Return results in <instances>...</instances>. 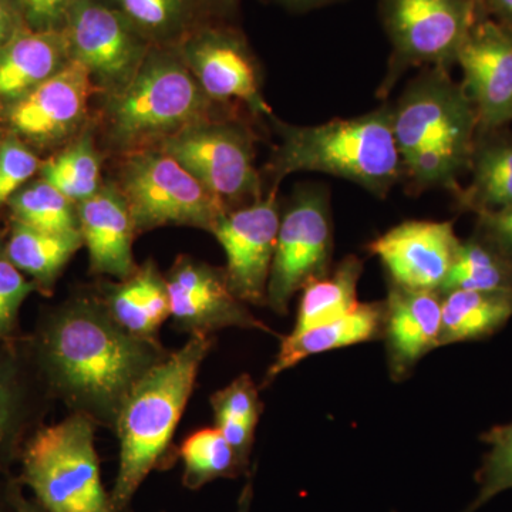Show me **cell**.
I'll return each instance as SVG.
<instances>
[{
  "label": "cell",
  "mask_w": 512,
  "mask_h": 512,
  "mask_svg": "<svg viewBox=\"0 0 512 512\" xmlns=\"http://www.w3.org/2000/svg\"><path fill=\"white\" fill-rule=\"evenodd\" d=\"M83 247L80 231L50 232L13 221L6 254L22 274L42 291L52 288L57 276Z\"/></svg>",
  "instance_id": "26"
},
{
  "label": "cell",
  "mask_w": 512,
  "mask_h": 512,
  "mask_svg": "<svg viewBox=\"0 0 512 512\" xmlns=\"http://www.w3.org/2000/svg\"><path fill=\"white\" fill-rule=\"evenodd\" d=\"M93 84L89 70L70 59L59 72L13 101L10 126L37 143L62 140L74 133L86 116Z\"/></svg>",
  "instance_id": "18"
},
{
  "label": "cell",
  "mask_w": 512,
  "mask_h": 512,
  "mask_svg": "<svg viewBox=\"0 0 512 512\" xmlns=\"http://www.w3.org/2000/svg\"><path fill=\"white\" fill-rule=\"evenodd\" d=\"M477 5L478 13H480V16H485L487 13H485V0H474Z\"/></svg>",
  "instance_id": "46"
},
{
  "label": "cell",
  "mask_w": 512,
  "mask_h": 512,
  "mask_svg": "<svg viewBox=\"0 0 512 512\" xmlns=\"http://www.w3.org/2000/svg\"><path fill=\"white\" fill-rule=\"evenodd\" d=\"M252 498H254V476L249 474L247 484L239 495L237 512H251Z\"/></svg>",
  "instance_id": "42"
},
{
  "label": "cell",
  "mask_w": 512,
  "mask_h": 512,
  "mask_svg": "<svg viewBox=\"0 0 512 512\" xmlns=\"http://www.w3.org/2000/svg\"><path fill=\"white\" fill-rule=\"evenodd\" d=\"M286 6L296 9H309L315 6L323 5V3L330 2V0H279Z\"/></svg>",
  "instance_id": "44"
},
{
  "label": "cell",
  "mask_w": 512,
  "mask_h": 512,
  "mask_svg": "<svg viewBox=\"0 0 512 512\" xmlns=\"http://www.w3.org/2000/svg\"><path fill=\"white\" fill-rule=\"evenodd\" d=\"M220 8L224 10L234 9L237 6L238 0H214Z\"/></svg>",
  "instance_id": "45"
},
{
  "label": "cell",
  "mask_w": 512,
  "mask_h": 512,
  "mask_svg": "<svg viewBox=\"0 0 512 512\" xmlns=\"http://www.w3.org/2000/svg\"><path fill=\"white\" fill-rule=\"evenodd\" d=\"M276 191L269 190L259 200L229 211L212 232L227 258L224 271L229 288L247 305L266 306L281 222Z\"/></svg>",
  "instance_id": "12"
},
{
  "label": "cell",
  "mask_w": 512,
  "mask_h": 512,
  "mask_svg": "<svg viewBox=\"0 0 512 512\" xmlns=\"http://www.w3.org/2000/svg\"><path fill=\"white\" fill-rule=\"evenodd\" d=\"M279 144L268 164L271 190L293 173H322L386 197L403 183V164L393 134L392 106L318 126L275 120Z\"/></svg>",
  "instance_id": "4"
},
{
  "label": "cell",
  "mask_w": 512,
  "mask_h": 512,
  "mask_svg": "<svg viewBox=\"0 0 512 512\" xmlns=\"http://www.w3.org/2000/svg\"><path fill=\"white\" fill-rule=\"evenodd\" d=\"M461 239L453 221H404L370 242L389 284L412 291L439 292L453 268Z\"/></svg>",
  "instance_id": "15"
},
{
  "label": "cell",
  "mask_w": 512,
  "mask_h": 512,
  "mask_svg": "<svg viewBox=\"0 0 512 512\" xmlns=\"http://www.w3.org/2000/svg\"><path fill=\"white\" fill-rule=\"evenodd\" d=\"M25 343L50 397L107 429L136 384L170 353L160 340L119 325L100 296H74L45 312Z\"/></svg>",
  "instance_id": "1"
},
{
  "label": "cell",
  "mask_w": 512,
  "mask_h": 512,
  "mask_svg": "<svg viewBox=\"0 0 512 512\" xmlns=\"http://www.w3.org/2000/svg\"><path fill=\"white\" fill-rule=\"evenodd\" d=\"M512 318V289L441 295L440 346L491 338Z\"/></svg>",
  "instance_id": "25"
},
{
  "label": "cell",
  "mask_w": 512,
  "mask_h": 512,
  "mask_svg": "<svg viewBox=\"0 0 512 512\" xmlns=\"http://www.w3.org/2000/svg\"><path fill=\"white\" fill-rule=\"evenodd\" d=\"M13 221L50 232L79 231L77 204L45 180L22 188L10 198Z\"/></svg>",
  "instance_id": "31"
},
{
  "label": "cell",
  "mask_w": 512,
  "mask_h": 512,
  "mask_svg": "<svg viewBox=\"0 0 512 512\" xmlns=\"http://www.w3.org/2000/svg\"><path fill=\"white\" fill-rule=\"evenodd\" d=\"M380 15L392 45L389 69L377 96H389L413 67L450 70L478 18L474 0H382Z\"/></svg>",
  "instance_id": "8"
},
{
  "label": "cell",
  "mask_w": 512,
  "mask_h": 512,
  "mask_svg": "<svg viewBox=\"0 0 512 512\" xmlns=\"http://www.w3.org/2000/svg\"><path fill=\"white\" fill-rule=\"evenodd\" d=\"M13 10L10 0H0V50L15 36L13 32Z\"/></svg>",
  "instance_id": "41"
},
{
  "label": "cell",
  "mask_w": 512,
  "mask_h": 512,
  "mask_svg": "<svg viewBox=\"0 0 512 512\" xmlns=\"http://www.w3.org/2000/svg\"><path fill=\"white\" fill-rule=\"evenodd\" d=\"M393 134L407 191L456 194L470 170L478 136L476 110L450 70L427 67L392 106Z\"/></svg>",
  "instance_id": "2"
},
{
  "label": "cell",
  "mask_w": 512,
  "mask_h": 512,
  "mask_svg": "<svg viewBox=\"0 0 512 512\" xmlns=\"http://www.w3.org/2000/svg\"><path fill=\"white\" fill-rule=\"evenodd\" d=\"M384 308L387 370L390 379L403 382L427 353L440 348L441 295L389 284Z\"/></svg>",
  "instance_id": "19"
},
{
  "label": "cell",
  "mask_w": 512,
  "mask_h": 512,
  "mask_svg": "<svg viewBox=\"0 0 512 512\" xmlns=\"http://www.w3.org/2000/svg\"><path fill=\"white\" fill-rule=\"evenodd\" d=\"M63 32L70 59L111 93L133 79L148 55L147 37L119 9L97 0H74Z\"/></svg>",
  "instance_id": "11"
},
{
  "label": "cell",
  "mask_w": 512,
  "mask_h": 512,
  "mask_svg": "<svg viewBox=\"0 0 512 512\" xmlns=\"http://www.w3.org/2000/svg\"><path fill=\"white\" fill-rule=\"evenodd\" d=\"M476 232L512 258V205L477 215Z\"/></svg>",
  "instance_id": "38"
},
{
  "label": "cell",
  "mask_w": 512,
  "mask_h": 512,
  "mask_svg": "<svg viewBox=\"0 0 512 512\" xmlns=\"http://www.w3.org/2000/svg\"><path fill=\"white\" fill-rule=\"evenodd\" d=\"M480 440L490 450L476 473L477 497L463 512H477L498 494L512 488V423L485 431Z\"/></svg>",
  "instance_id": "32"
},
{
  "label": "cell",
  "mask_w": 512,
  "mask_h": 512,
  "mask_svg": "<svg viewBox=\"0 0 512 512\" xmlns=\"http://www.w3.org/2000/svg\"><path fill=\"white\" fill-rule=\"evenodd\" d=\"M333 222L329 192L305 185L281 212L266 306L288 315L293 296L332 271Z\"/></svg>",
  "instance_id": "9"
},
{
  "label": "cell",
  "mask_w": 512,
  "mask_h": 512,
  "mask_svg": "<svg viewBox=\"0 0 512 512\" xmlns=\"http://www.w3.org/2000/svg\"><path fill=\"white\" fill-rule=\"evenodd\" d=\"M100 299L119 325L144 339L158 340V330L171 316L167 282L153 261L106 286Z\"/></svg>",
  "instance_id": "23"
},
{
  "label": "cell",
  "mask_w": 512,
  "mask_h": 512,
  "mask_svg": "<svg viewBox=\"0 0 512 512\" xmlns=\"http://www.w3.org/2000/svg\"><path fill=\"white\" fill-rule=\"evenodd\" d=\"M471 181L454 194L457 207L476 215L512 205V134L478 133L470 164Z\"/></svg>",
  "instance_id": "24"
},
{
  "label": "cell",
  "mask_w": 512,
  "mask_h": 512,
  "mask_svg": "<svg viewBox=\"0 0 512 512\" xmlns=\"http://www.w3.org/2000/svg\"><path fill=\"white\" fill-rule=\"evenodd\" d=\"M77 214L92 272L119 281L133 274L137 269L133 256L137 231L119 185H101L93 197L77 204Z\"/></svg>",
  "instance_id": "20"
},
{
  "label": "cell",
  "mask_w": 512,
  "mask_h": 512,
  "mask_svg": "<svg viewBox=\"0 0 512 512\" xmlns=\"http://www.w3.org/2000/svg\"><path fill=\"white\" fill-rule=\"evenodd\" d=\"M214 335H192L134 387L117 417L120 457L110 494L113 512H127L146 478L170 464L171 444Z\"/></svg>",
  "instance_id": "3"
},
{
  "label": "cell",
  "mask_w": 512,
  "mask_h": 512,
  "mask_svg": "<svg viewBox=\"0 0 512 512\" xmlns=\"http://www.w3.org/2000/svg\"><path fill=\"white\" fill-rule=\"evenodd\" d=\"M23 488L19 478L13 474L0 476V512H16V500Z\"/></svg>",
  "instance_id": "39"
},
{
  "label": "cell",
  "mask_w": 512,
  "mask_h": 512,
  "mask_svg": "<svg viewBox=\"0 0 512 512\" xmlns=\"http://www.w3.org/2000/svg\"><path fill=\"white\" fill-rule=\"evenodd\" d=\"M363 268L359 256L348 255L328 275L306 285L291 333H301L353 311L359 303L357 286Z\"/></svg>",
  "instance_id": "27"
},
{
  "label": "cell",
  "mask_w": 512,
  "mask_h": 512,
  "mask_svg": "<svg viewBox=\"0 0 512 512\" xmlns=\"http://www.w3.org/2000/svg\"><path fill=\"white\" fill-rule=\"evenodd\" d=\"M39 158L18 138L0 144V207L28 183L39 170Z\"/></svg>",
  "instance_id": "36"
},
{
  "label": "cell",
  "mask_w": 512,
  "mask_h": 512,
  "mask_svg": "<svg viewBox=\"0 0 512 512\" xmlns=\"http://www.w3.org/2000/svg\"><path fill=\"white\" fill-rule=\"evenodd\" d=\"M120 190L137 232L180 225L214 232L229 208L188 171L161 150H137L121 170Z\"/></svg>",
  "instance_id": "7"
},
{
  "label": "cell",
  "mask_w": 512,
  "mask_h": 512,
  "mask_svg": "<svg viewBox=\"0 0 512 512\" xmlns=\"http://www.w3.org/2000/svg\"><path fill=\"white\" fill-rule=\"evenodd\" d=\"M210 402L215 423L239 421L256 427L264 412L259 387L249 375H241L232 380L224 389L212 394Z\"/></svg>",
  "instance_id": "35"
},
{
  "label": "cell",
  "mask_w": 512,
  "mask_h": 512,
  "mask_svg": "<svg viewBox=\"0 0 512 512\" xmlns=\"http://www.w3.org/2000/svg\"><path fill=\"white\" fill-rule=\"evenodd\" d=\"M464 90L476 110L478 133L512 123V30L481 16L458 50Z\"/></svg>",
  "instance_id": "14"
},
{
  "label": "cell",
  "mask_w": 512,
  "mask_h": 512,
  "mask_svg": "<svg viewBox=\"0 0 512 512\" xmlns=\"http://www.w3.org/2000/svg\"><path fill=\"white\" fill-rule=\"evenodd\" d=\"M69 60L63 30L15 33L0 50V97L19 99L59 72Z\"/></svg>",
  "instance_id": "22"
},
{
  "label": "cell",
  "mask_w": 512,
  "mask_h": 512,
  "mask_svg": "<svg viewBox=\"0 0 512 512\" xmlns=\"http://www.w3.org/2000/svg\"><path fill=\"white\" fill-rule=\"evenodd\" d=\"M16 512H49L46 511L45 508L42 507L35 498L26 497L23 490L20 491L18 495V500H16Z\"/></svg>",
  "instance_id": "43"
},
{
  "label": "cell",
  "mask_w": 512,
  "mask_h": 512,
  "mask_svg": "<svg viewBox=\"0 0 512 512\" xmlns=\"http://www.w3.org/2000/svg\"><path fill=\"white\" fill-rule=\"evenodd\" d=\"M211 99L183 57L148 52L133 79L111 93L110 137L121 147H138L180 133L208 119Z\"/></svg>",
  "instance_id": "5"
},
{
  "label": "cell",
  "mask_w": 512,
  "mask_h": 512,
  "mask_svg": "<svg viewBox=\"0 0 512 512\" xmlns=\"http://www.w3.org/2000/svg\"><path fill=\"white\" fill-rule=\"evenodd\" d=\"M50 399L25 338L0 342V476L12 474L23 447L43 426Z\"/></svg>",
  "instance_id": "17"
},
{
  "label": "cell",
  "mask_w": 512,
  "mask_h": 512,
  "mask_svg": "<svg viewBox=\"0 0 512 512\" xmlns=\"http://www.w3.org/2000/svg\"><path fill=\"white\" fill-rule=\"evenodd\" d=\"M384 309V301L359 302L353 311L332 322L303 330L301 333L282 336L278 355L266 370L262 386L274 383L281 373L298 366L308 357L372 340H382Z\"/></svg>",
  "instance_id": "21"
},
{
  "label": "cell",
  "mask_w": 512,
  "mask_h": 512,
  "mask_svg": "<svg viewBox=\"0 0 512 512\" xmlns=\"http://www.w3.org/2000/svg\"><path fill=\"white\" fill-rule=\"evenodd\" d=\"M117 9L147 39L178 35L191 16V0H116Z\"/></svg>",
  "instance_id": "33"
},
{
  "label": "cell",
  "mask_w": 512,
  "mask_h": 512,
  "mask_svg": "<svg viewBox=\"0 0 512 512\" xmlns=\"http://www.w3.org/2000/svg\"><path fill=\"white\" fill-rule=\"evenodd\" d=\"M160 148L191 171L229 211L264 197L254 138L244 126L202 121L165 138Z\"/></svg>",
  "instance_id": "10"
},
{
  "label": "cell",
  "mask_w": 512,
  "mask_h": 512,
  "mask_svg": "<svg viewBox=\"0 0 512 512\" xmlns=\"http://www.w3.org/2000/svg\"><path fill=\"white\" fill-rule=\"evenodd\" d=\"M96 426L90 417L70 413L39 427L23 447L19 481L46 511L113 512L101 483Z\"/></svg>",
  "instance_id": "6"
},
{
  "label": "cell",
  "mask_w": 512,
  "mask_h": 512,
  "mask_svg": "<svg viewBox=\"0 0 512 512\" xmlns=\"http://www.w3.org/2000/svg\"><path fill=\"white\" fill-rule=\"evenodd\" d=\"M485 13L512 30V0H485Z\"/></svg>",
  "instance_id": "40"
},
{
  "label": "cell",
  "mask_w": 512,
  "mask_h": 512,
  "mask_svg": "<svg viewBox=\"0 0 512 512\" xmlns=\"http://www.w3.org/2000/svg\"><path fill=\"white\" fill-rule=\"evenodd\" d=\"M505 289H512V258L477 232L461 239L456 261L440 295L451 291Z\"/></svg>",
  "instance_id": "28"
},
{
  "label": "cell",
  "mask_w": 512,
  "mask_h": 512,
  "mask_svg": "<svg viewBox=\"0 0 512 512\" xmlns=\"http://www.w3.org/2000/svg\"><path fill=\"white\" fill-rule=\"evenodd\" d=\"M178 454L184 464V487L191 491L200 490L220 478L249 474V466L215 426L204 427L185 437Z\"/></svg>",
  "instance_id": "29"
},
{
  "label": "cell",
  "mask_w": 512,
  "mask_h": 512,
  "mask_svg": "<svg viewBox=\"0 0 512 512\" xmlns=\"http://www.w3.org/2000/svg\"><path fill=\"white\" fill-rule=\"evenodd\" d=\"M74 0H18L23 16L33 30H57L66 23Z\"/></svg>",
  "instance_id": "37"
},
{
  "label": "cell",
  "mask_w": 512,
  "mask_h": 512,
  "mask_svg": "<svg viewBox=\"0 0 512 512\" xmlns=\"http://www.w3.org/2000/svg\"><path fill=\"white\" fill-rule=\"evenodd\" d=\"M181 57L212 101H238L256 116H272L258 64L239 33L202 29L185 42Z\"/></svg>",
  "instance_id": "16"
},
{
  "label": "cell",
  "mask_w": 512,
  "mask_h": 512,
  "mask_svg": "<svg viewBox=\"0 0 512 512\" xmlns=\"http://www.w3.org/2000/svg\"><path fill=\"white\" fill-rule=\"evenodd\" d=\"M100 157L90 134H84L42 164V177L64 197L76 204L93 197L100 190Z\"/></svg>",
  "instance_id": "30"
},
{
  "label": "cell",
  "mask_w": 512,
  "mask_h": 512,
  "mask_svg": "<svg viewBox=\"0 0 512 512\" xmlns=\"http://www.w3.org/2000/svg\"><path fill=\"white\" fill-rule=\"evenodd\" d=\"M39 291L6 254L5 242L0 241V342L19 338V313L30 293Z\"/></svg>",
  "instance_id": "34"
},
{
  "label": "cell",
  "mask_w": 512,
  "mask_h": 512,
  "mask_svg": "<svg viewBox=\"0 0 512 512\" xmlns=\"http://www.w3.org/2000/svg\"><path fill=\"white\" fill-rule=\"evenodd\" d=\"M165 282L170 296V318L180 332L190 336L214 335L218 330L239 328L279 336L234 295L224 269L181 255L165 275Z\"/></svg>",
  "instance_id": "13"
}]
</instances>
